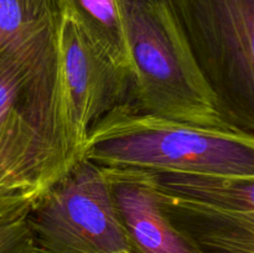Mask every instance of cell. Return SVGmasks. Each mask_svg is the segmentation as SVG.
Returning <instances> with one entry per match:
<instances>
[{
  "label": "cell",
  "instance_id": "1",
  "mask_svg": "<svg viewBox=\"0 0 254 253\" xmlns=\"http://www.w3.org/2000/svg\"><path fill=\"white\" fill-rule=\"evenodd\" d=\"M81 156L102 168L254 176V134L193 126L126 103L91 126Z\"/></svg>",
  "mask_w": 254,
  "mask_h": 253
},
{
  "label": "cell",
  "instance_id": "2",
  "mask_svg": "<svg viewBox=\"0 0 254 253\" xmlns=\"http://www.w3.org/2000/svg\"><path fill=\"white\" fill-rule=\"evenodd\" d=\"M117 1L133 64V107L205 128L240 129L203 77L171 0Z\"/></svg>",
  "mask_w": 254,
  "mask_h": 253
},
{
  "label": "cell",
  "instance_id": "3",
  "mask_svg": "<svg viewBox=\"0 0 254 253\" xmlns=\"http://www.w3.org/2000/svg\"><path fill=\"white\" fill-rule=\"evenodd\" d=\"M26 223L32 253H138L106 170L83 156L27 206Z\"/></svg>",
  "mask_w": 254,
  "mask_h": 253
},
{
  "label": "cell",
  "instance_id": "4",
  "mask_svg": "<svg viewBox=\"0 0 254 253\" xmlns=\"http://www.w3.org/2000/svg\"><path fill=\"white\" fill-rule=\"evenodd\" d=\"M231 123L254 134V0H171Z\"/></svg>",
  "mask_w": 254,
  "mask_h": 253
},
{
  "label": "cell",
  "instance_id": "5",
  "mask_svg": "<svg viewBox=\"0 0 254 253\" xmlns=\"http://www.w3.org/2000/svg\"><path fill=\"white\" fill-rule=\"evenodd\" d=\"M151 174L166 215L203 253H254V176Z\"/></svg>",
  "mask_w": 254,
  "mask_h": 253
},
{
  "label": "cell",
  "instance_id": "6",
  "mask_svg": "<svg viewBox=\"0 0 254 253\" xmlns=\"http://www.w3.org/2000/svg\"><path fill=\"white\" fill-rule=\"evenodd\" d=\"M60 54L72 122L83 148L94 123L116 107L131 103V84L68 14L60 31Z\"/></svg>",
  "mask_w": 254,
  "mask_h": 253
},
{
  "label": "cell",
  "instance_id": "7",
  "mask_svg": "<svg viewBox=\"0 0 254 253\" xmlns=\"http://www.w3.org/2000/svg\"><path fill=\"white\" fill-rule=\"evenodd\" d=\"M117 213L138 253H203L161 206L151 171L104 168Z\"/></svg>",
  "mask_w": 254,
  "mask_h": 253
},
{
  "label": "cell",
  "instance_id": "8",
  "mask_svg": "<svg viewBox=\"0 0 254 253\" xmlns=\"http://www.w3.org/2000/svg\"><path fill=\"white\" fill-rule=\"evenodd\" d=\"M61 26L59 22L44 27L0 47V122L19 104L64 76Z\"/></svg>",
  "mask_w": 254,
  "mask_h": 253
},
{
  "label": "cell",
  "instance_id": "9",
  "mask_svg": "<svg viewBox=\"0 0 254 253\" xmlns=\"http://www.w3.org/2000/svg\"><path fill=\"white\" fill-rule=\"evenodd\" d=\"M73 17L96 49L133 83V64L117 0H64Z\"/></svg>",
  "mask_w": 254,
  "mask_h": 253
},
{
  "label": "cell",
  "instance_id": "10",
  "mask_svg": "<svg viewBox=\"0 0 254 253\" xmlns=\"http://www.w3.org/2000/svg\"><path fill=\"white\" fill-rule=\"evenodd\" d=\"M64 14V0H0V47L62 22Z\"/></svg>",
  "mask_w": 254,
  "mask_h": 253
},
{
  "label": "cell",
  "instance_id": "11",
  "mask_svg": "<svg viewBox=\"0 0 254 253\" xmlns=\"http://www.w3.org/2000/svg\"><path fill=\"white\" fill-rule=\"evenodd\" d=\"M29 205L0 216V253H32L31 237L26 223Z\"/></svg>",
  "mask_w": 254,
  "mask_h": 253
}]
</instances>
